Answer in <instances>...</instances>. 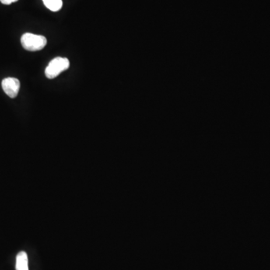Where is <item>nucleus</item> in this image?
<instances>
[{"label":"nucleus","instance_id":"nucleus-1","mask_svg":"<svg viewBox=\"0 0 270 270\" xmlns=\"http://www.w3.org/2000/svg\"><path fill=\"white\" fill-rule=\"evenodd\" d=\"M21 44L25 50L29 51H38L42 50L47 44V39L44 36L25 33L21 37Z\"/></svg>","mask_w":270,"mask_h":270},{"label":"nucleus","instance_id":"nucleus-2","mask_svg":"<svg viewBox=\"0 0 270 270\" xmlns=\"http://www.w3.org/2000/svg\"><path fill=\"white\" fill-rule=\"evenodd\" d=\"M70 62L67 58H57L52 60L45 69V75L49 79L57 78L62 71L69 68Z\"/></svg>","mask_w":270,"mask_h":270},{"label":"nucleus","instance_id":"nucleus-3","mask_svg":"<svg viewBox=\"0 0 270 270\" xmlns=\"http://www.w3.org/2000/svg\"><path fill=\"white\" fill-rule=\"evenodd\" d=\"M2 87L7 96L14 99L18 95L20 87H21V83L17 78H5L2 82Z\"/></svg>","mask_w":270,"mask_h":270},{"label":"nucleus","instance_id":"nucleus-4","mask_svg":"<svg viewBox=\"0 0 270 270\" xmlns=\"http://www.w3.org/2000/svg\"><path fill=\"white\" fill-rule=\"evenodd\" d=\"M16 270H29L28 256L25 251H21L17 255Z\"/></svg>","mask_w":270,"mask_h":270},{"label":"nucleus","instance_id":"nucleus-5","mask_svg":"<svg viewBox=\"0 0 270 270\" xmlns=\"http://www.w3.org/2000/svg\"><path fill=\"white\" fill-rule=\"evenodd\" d=\"M44 5L52 12H58L62 6V0H43Z\"/></svg>","mask_w":270,"mask_h":270},{"label":"nucleus","instance_id":"nucleus-6","mask_svg":"<svg viewBox=\"0 0 270 270\" xmlns=\"http://www.w3.org/2000/svg\"><path fill=\"white\" fill-rule=\"evenodd\" d=\"M18 0H0V2H2L4 5H10L13 2H17Z\"/></svg>","mask_w":270,"mask_h":270}]
</instances>
